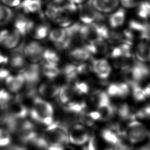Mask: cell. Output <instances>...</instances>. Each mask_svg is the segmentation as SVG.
Wrapping results in <instances>:
<instances>
[{
  "mask_svg": "<svg viewBox=\"0 0 150 150\" xmlns=\"http://www.w3.org/2000/svg\"><path fill=\"white\" fill-rule=\"evenodd\" d=\"M53 107L51 104L36 96L33 100V107L29 114L32 120L47 126L54 122Z\"/></svg>",
  "mask_w": 150,
  "mask_h": 150,
  "instance_id": "1",
  "label": "cell"
},
{
  "mask_svg": "<svg viewBox=\"0 0 150 150\" xmlns=\"http://www.w3.org/2000/svg\"><path fill=\"white\" fill-rule=\"evenodd\" d=\"M43 135L49 146H63L69 142L68 129L60 122L49 125Z\"/></svg>",
  "mask_w": 150,
  "mask_h": 150,
  "instance_id": "2",
  "label": "cell"
},
{
  "mask_svg": "<svg viewBox=\"0 0 150 150\" xmlns=\"http://www.w3.org/2000/svg\"><path fill=\"white\" fill-rule=\"evenodd\" d=\"M79 16L80 20L84 24L102 23L105 20V16L94 8L90 0L80 6Z\"/></svg>",
  "mask_w": 150,
  "mask_h": 150,
  "instance_id": "3",
  "label": "cell"
},
{
  "mask_svg": "<svg viewBox=\"0 0 150 150\" xmlns=\"http://www.w3.org/2000/svg\"><path fill=\"white\" fill-rule=\"evenodd\" d=\"M149 134L146 127L137 120H131L125 131V135L131 144L143 141Z\"/></svg>",
  "mask_w": 150,
  "mask_h": 150,
  "instance_id": "4",
  "label": "cell"
},
{
  "mask_svg": "<svg viewBox=\"0 0 150 150\" xmlns=\"http://www.w3.org/2000/svg\"><path fill=\"white\" fill-rule=\"evenodd\" d=\"M128 74L131 76L129 83L139 84L150 76V68L143 63L135 62Z\"/></svg>",
  "mask_w": 150,
  "mask_h": 150,
  "instance_id": "5",
  "label": "cell"
},
{
  "mask_svg": "<svg viewBox=\"0 0 150 150\" xmlns=\"http://www.w3.org/2000/svg\"><path fill=\"white\" fill-rule=\"evenodd\" d=\"M90 137L88 131L81 124L73 125L69 133V141L75 145H83L87 142Z\"/></svg>",
  "mask_w": 150,
  "mask_h": 150,
  "instance_id": "6",
  "label": "cell"
},
{
  "mask_svg": "<svg viewBox=\"0 0 150 150\" xmlns=\"http://www.w3.org/2000/svg\"><path fill=\"white\" fill-rule=\"evenodd\" d=\"M7 114L18 119H25L29 114V110L21 101L13 97L7 105Z\"/></svg>",
  "mask_w": 150,
  "mask_h": 150,
  "instance_id": "7",
  "label": "cell"
},
{
  "mask_svg": "<svg viewBox=\"0 0 150 150\" xmlns=\"http://www.w3.org/2000/svg\"><path fill=\"white\" fill-rule=\"evenodd\" d=\"M40 67L37 64H29L22 69L21 74L27 86H35L40 80Z\"/></svg>",
  "mask_w": 150,
  "mask_h": 150,
  "instance_id": "8",
  "label": "cell"
},
{
  "mask_svg": "<svg viewBox=\"0 0 150 150\" xmlns=\"http://www.w3.org/2000/svg\"><path fill=\"white\" fill-rule=\"evenodd\" d=\"M23 51L28 59L33 63L40 61L42 57L45 48L38 42H31L24 46Z\"/></svg>",
  "mask_w": 150,
  "mask_h": 150,
  "instance_id": "9",
  "label": "cell"
},
{
  "mask_svg": "<svg viewBox=\"0 0 150 150\" xmlns=\"http://www.w3.org/2000/svg\"><path fill=\"white\" fill-rule=\"evenodd\" d=\"M91 67L97 76L101 79H107L111 72V66L108 61L104 59L94 60Z\"/></svg>",
  "mask_w": 150,
  "mask_h": 150,
  "instance_id": "10",
  "label": "cell"
},
{
  "mask_svg": "<svg viewBox=\"0 0 150 150\" xmlns=\"http://www.w3.org/2000/svg\"><path fill=\"white\" fill-rule=\"evenodd\" d=\"M24 46V43H21L18 48H16L11 52L9 63L12 68L19 69L24 67L25 64V60L23 52Z\"/></svg>",
  "mask_w": 150,
  "mask_h": 150,
  "instance_id": "11",
  "label": "cell"
},
{
  "mask_svg": "<svg viewBox=\"0 0 150 150\" xmlns=\"http://www.w3.org/2000/svg\"><path fill=\"white\" fill-rule=\"evenodd\" d=\"M94 8L100 12L109 13L117 9L119 0H90Z\"/></svg>",
  "mask_w": 150,
  "mask_h": 150,
  "instance_id": "12",
  "label": "cell"
},
{
  "mask_svg": "<svg viewBox=\"0 0 150 150\" xmlns=\"http://www.w3.org/2000/svg\"><path fill=\"white\" fill-rule=\"evenodd\" d=\"M49 26L46 24H36L34 22L30 21L28 32L31 36L37 39L45 38L49 33Z\"/></svg>",
  "mask_w": 150,
  "mask_h": 150,
  "instance_id": "13",
  "label": "cell"
},
{
  "mask_svg": "<svg viewBox=\"0 0 150 150\" xmlns=\"http://www.w3.org/2000/svg\"><path fill=\"white\" fill-rule=\"evenodd\" d=\"M25 83L24 77L21 73L16 76L9 75L5 79V84L7 88L13 93H17L21 90Z\"/></svg>",
  "mask_w": 150,
  "mask_h": 150,
  "instance_id": "14",
  "label": "cell"
},
{
  "mask_svg": "<svg viewBox=\"0 0 150 150\" xmlns=\"http://www.w3.org/2000/svg\"><path fill=\"white\" fill-rule=\"evenodd\" d=\"M21 36L22 35L15 29L12 32L8 30L0 45L7 49L13 48L19 43Z\"/></svg>",
  "mask_w": 150,
  "mask_h": 150,
  "instance_id": "15",
  "label": "cell"
},
{
  "mask_svg": "<svg viewBox=\"0 0 150 150\" xmlns=\"http://www.w3.org/2000/svg\"><path fill=\"white\" fill-rule=\"evenodd\" d=\"M125 11L123 8H120L112 13L108 18L110 27L116 29L121 26L125 20Z\"/></svg>",
  "mask_w": 150,
  "mask_h": 150,
  "instance_id": "16",
  "label": "cell"
},
{
  "mask_svg": "<svg viewBox=\"0 0 150 150\" xmlns=\"http://www.w3.org/2000/svg\"><path fill=\"white\" fill-rule=\"evenodd\" d=\"M70 59L74 62L83 63L87 60L90 57V54L83 47H77L71 49L69 53Z\"/></svg>",
  "mask_w": 150,
  "mask_h": 150,
  "instance_id": "17",
  "label": "cell"
},
{
  "mask_svg": "<svg viewBox=\"0 0 150 150\" xmlns=\"http://www.w3.org/2000/svg\"><path fill=\"white\" fill-rule=\"evenodd\" d=\"M60 87L53 83H43L39 88L40 94L46 98H53L57 96Z\"/></svg>",
  "mask_w": 150,
  "mask_h": 150,
  "instance_id": "18",
  "label": "cell"
},
{
  "mask_svg": "<svg viewBox=\"0 0 150 150\" xmlns=\"http://www.w3.org/2000/svg\"><path fill=\"white\" fill-rule=\"evenodd\" d=\"M141 42L138 43L136 48V56L138 59L142 62H145L149 60L148 55L150 47L148 45V40L141 39Z\"/></svg>",
  "mask_w": 150,
  "mask_h": 150,
  "instance_id": "19",
  "label": "cell"
},
{
  "mask_svg": "<svg viewBox=\"0 0 150 150\" xmlns=\"http://www.w3.org/2000/svg\"><path fill=\"white\" fill-rule=\"evenodd\" d=\"M20 7L26 13H36L40 10L41 0H23L19 5Z\"/></svg>",
  "mask_w": 150,
  "mask_h": 150,
  "instance_id": "20",
  "label": "cell"
},
{
  "mask_svg": "<svg viewBox=\"0 0 150 150\" xmlns=\"http://www.w3.org/2000/svg\"><path fill=\"white\" fill-rule=\"evenodd\" d=\"M30 20L22 15H19L16 17L14 21V26L22 36L26 35L30 23Z\"/></svg>",
  "mask_w": 150,
  "mask_h": 150,
  "instance_id": "21",
  "label": "cell"
},
{
  "mask_svg": "<svg viewBox=\"0 0 150 150\" xmlns=\"http://www.w3.org/2000/svg\"><path fill=\"white\" fill-rule=\"evenodd\" d=\"M74 93L73 87L66 84L60 87L59 93L57 94L59 100L62 104L68 103L73 97Z\"/></svg>",
  "mask_w": 150,
  "mask_h": 150,
  "instance_id": "22",
  "label": "cell"
},
{
  "mask_svg": "<svg viewBox=\"0 0 150 150\" xmlns=\"http://www.w3.org/2000/svg\"><path fill=\"white\" fill-rule=\"evenodd\" d=\"M42 71L43 74L49 79H53L58 76L60 73V70L56 65H52L42 62Z\"/></svg>",
  "mask_w": 150,
  "mask_h": 150,
  "instance_id": "23",
  "label": "cell"
},
{
  "mask_svg": "<svg viewBox=\"0 0 150 150\" xmlns=\"http://www.w3.org/2000/svg\"><path fill=\"white\" fill-rule=\"evenodd\" d=\"M86 107V104L84 102L72 101L65 106L64 110L67 112H70L78 116L81 112L85 111Z\"/></svg>",
  "mask_w": 150,
  "mask_h": 150,
  "instance_id": "24",
  "label": "cell"
},
{
  "mask_svg": "<svg viewBox=\"0 0 150 150\" xmlns=\"http://www.w3.org/2000/svg\"><path fill=\"white\" fill-rule=\"evenodd\" d=\"M19 140L25 144H30L32 141L38 135L34 129H25L16 132Z\"/></svg>",
  "mask_w": 150,
  "mask_h": 150,
  "instance_id": "25",
  "label": "cell"
},
{
  "mask_svg": "<svg viewBox=\"0 0 150 150\" xmlns=\"http://www.w3.org/2000/svg\"><path fill=\"white\" fill-rule=\"evenodd\" d=\"M101 137L107 143L116 145L120 141L118 134L111 128H104L101 131Z\"/></svg>",
  "mask_w": 150,
  "mask_h": 150,
  "instance_id": "26",
  "label": "cell"
},
{
  "mask_svg": "<svg viewBox=\"0 0 150 150\" xmlns=\"http://www.w3.org/2000/svg\"><path fill=\"white\" fill-rule=\"evenodd\" d=\"M115 110L116 113L121 120H134L135 115L132 114L131 107L127 104H122L115 108Z\"/></svg>",
  "mask_w": 150,
  "mask_h": 150,
  "instance_id": "27",
  "label": "cell"
},
{
  "mask_svg": "<svg viewBox=\"0 0 150 150\" xmlns=\"http://www.w3.org/2000/svg\"><path fill=\"white\" fill-rule=\"evenodd\" d=\"M129 86L132 88V96L134 100L137 101H141L146 97L144 90L139 86V84L135 83H129Z\"/></svg>",
  "mask_w": 150,
  "mask_h": 150,
  "instance_id": "28",
  "label": "cell"
},
{
  "mask_svg": "<svg viewBox=\"0 0 150 150\" xmlns=\"http://www.w3.org/2000/svg\"><path fill=\"white\" fill-rule=\"evenodd\" d=\"M43 58L44 59V62L52 65L57 66L59 61V56L58 54L54 50L50 49H45Z\"/></svg>",
  "mask_w": 150,
  "mask_h": 150,
  "instance_id": "29",
  "label": "cell"
},
{
  "mask_svg": "<svg viewBox=\"0 0 150 150\" xmlns=\"http://www.w3.org/2000/svg\"><path fill=\"white\" fill-rule=\"evenodd\" d=\"M13 18L11 9L5 6H0V25H4L9 22Z\"/></svg>",
  "mask_w": 150,
  "mask_h": 150,
  "instance_id": "30",
  "label": "cell"
},
{
  "mask_svg": "<svg viewBox=\"0 0 150 150\" xmlns=\"http://www.w3.org/2000/svg\"><path fill=\"white\" fill-rule=\"evenodd\" d=\"M66 36L65 28H55L52 29L49 34L50 40L55 43H59L63 41Z\"/></svg>",
  "mask_w": 150,
  "mask_h": 150,
  "instance_id": "31",
  "label": "cell"
},
{
  "mask_svg": "<svg viewBox=\"0 0 150 150\" xmlns=\"http://www.w3.org/2000/svg\"><path fill=\"white\" fill-rule=\"evenodd\" d=\"M62 72L68 81L74 80L78 75L77 66L73 64H68L66 65L63 67Z\"/></svg>",
  "mask_w": 150,
  "mask_h": 150,
  "instance_id": "32",
  "label": "cell"
},
{
  "mask_svg": "<svg viewBox=\"0 0 150 150\" xmlns=\"http://www.w3.org/2000/svg\"><path fill=\"white\" fill-rule=\"evenodd\" d=\"M11 141L10 133L6 130L0 128V148L6 147Z\"/></svg>",
  "mask_w": 150,
  "mask_h": 150,
  "instance_id": "33",
  "label": "cell"
},
{
  "mask_svg": "<svg viewBox=\"0 0 150 150\" xmlns=\"http://www.w3.org/2000/svg\"><path fill=\"white\" fill-rule=\"evenodd\" d=\"M73 88L74 92L79 94H87L89 91V86L86 82L77 81L75 83Z\"/></svg>",
  "mask_w": 150,
  "mask_h": 150,
  "instance_id": "34",
  "label": "cell"
},
{
  "mask_svg": "<svg viewBox=\"0 0 150 150\" xmlns=\"http://www.w3.org/2000/svg\"><path fill=\"white\" fill-rule=\"evenodd\" d=\"M78 119L81 123L86 126H92L94 123V121L89 116L88 114L85 111L81 112L78 115Z\"/></svg>",
  "mask_w": 150,
  "mask_h": 150,
  "instance_id": "35",
  "label": "cell"
},
{
  "mask_svg": "<svg viewBox=\"0 0 150 150\" xmlns=\"http://www.w3.org/2000/svg\"><path fill=\"white\" fill-rule=\"evenodd\" d=\"M13 97L8 91L5 90H0V104L7 105L12 100Z\"/></svg>",
  "mask_w": 150,
  "mask_h": 150,
  "instance_id": "36",
  "label": "cell"
},
{
  "mask_svg": "<svg viewBox=\"0 0 150 150\" xmlns=\"http://www.w3.org/2000/svg\"><path fill=\"white\" fill-rule=\"evenodd\" d=\"M119 91L118 97L121 98L126 97L130 92V87L128 83H118Z\"/></svg>",
  "mask_w": 150,
  "mask_h": 150,
  "instance_id": "37",
  "label": "cell"
},
{
  "mask_svg": "<svg viewBox=\"0 0 150 150\" xmlns=\"http://www.w3.org/2000/svg\"><path fill=\"white\" fill-rule=\"evenodd\" d=\"M135 116L139 118L150 119V104H148L139 110L135 114Z\"/></svg>",
  "mask_w": 150,
  "mask_h": 150,
  "instance_id": "38",
  "label": "cell"
},
{
  "mask_svg": "<svg viewBox=\"0 0 150 150\" xmlns=\"http://www.w3.org/2000/svg\"><path fill=\"white\" fill-rule=\"evenodd\" d=\"M119 91L118 83H112L108 86L106 93L108 96L118 97Z\"/></svg>",
  "mask_w": 150,
  "mask_h": 150,
  "instance_id": "39",
  "label": "cell"
},
{
  "mask_svg": "<svg viewBox=\"0 0 150 150\" xmlns=\"http://www.w3.org/2000/svg\"><path fill=\"white\" fill-rule=\"evenodd\" d=\"M121 5L126 8H133L137 7L141 2L140 0H119Z\"/></svg>",
  "mask_w": 150,
  "mask_h": 150,
  "instance_id": "40",
  "label": "cell"
},
{
  "mask_svg": "<svg viewBox=\"0 0 150 150\" xmlns=\"http://www.w3.org/2000/svg\"><path fill=\"white\" fill-rule=\"evenodd\" d=\"M87 142V144L84 148V150H97V141L94 135L90 136Z\"/></svg>",
  "mask_w": 150,
  "mask_h": 150,
  "instance_id": "41",
  "label": "cell"
},
{
  "mask_svg": "<svg viewBox=\"0 0 150 150\" xmlns=\"http://www.w3.org/2000/svg\"><path fill=\"white\" fill-rule=\"evenodd\" d=\"M110 55L112 58H114V59H117L121 57H123V52L120 45L114 47L110 53Z\"/></svg>",
  "mask_w": 150,
  "mask_h": 150,
  "instance_id": "42",
  "label": "cell"
},
{
  "mask_svg": "<svg viewBox=\"0 0 150 150\" xmlns=\"http://www.w3.org/2000/svg\"><path fill=\"white\" fill-rule=\"evenodd\" d=\"M1 1L7 6L15 7L19 6L21 0H1Z\"/></svg>",
  "mask_w": 150,
  "mask_h": 150,
  "instance_id": "43",
  "label": "cell"
},
{
  "mask_svg": "<svg viewBox=\"0 0 150 150\" xmlns=\"http://www.w3.org/2000/svg\"><path fill=\"white\" fill-rule=\"evenodd\" d=\"M10 74L9 71L5 68L0 69V81L4 80H5Z\"/></svg>",
  "mask_w": 150,
  "mask_h": 150,
  "instance_id": "44",
  "label": "cell"
},
{
  "mask_svg": "<svg viewBox=\"0 0 150 150\" xmlns=\"http://www.w3.org/2000/svg\"><path fill=\"white\" fill-rule=\"evenodd\" d=\"M89 116L95 121L96 120H101V117L100 112L98 111H93L88 112Z\"/></svg>",
  "mask_w": 150,
  "mask_h": 150,
  "instance_id": "45",
  "label": "cell"
},
{
  "mask_svg": "<svg viewBox=\"0 0 150 150\" xmlns=\"http://www.w3.org/2000/svg\"><path fill=\"white\" fill-rule=\"evenodd\" d=\"M9 61V59L7 56H4L2 53L0 52V64L6 63Z\"/></svg>",
  "mask_w": 150,
  "mask_h": 150,
  "instance_id": "46",
  "label": "cell"
},
{
  "mask_svg": "<svg viewBox=\"0 0 150 150\" xmlns=\"http://www.w3.org/2000/svg\"><path fill=\"white\" fill-rule=\"evenodd\" d=\"M46 150H64L63 146H49Z\"/></svg>",
  "mask_w": 150,
  "mask_h": 150,
  "instance_id": "47",
  "label": "cell"
},
{
  "mask_svg": "<svg viewBox=\"0 0 150 150\" xmlns=\"http://www.w3.org/2000/svg\"><path fill=\"white\" fill-rule=\"evenodd\" d=\"M69 1L74 3L75 4H82L86 0H69Z\"/></svg>",
  "mask_w": 150,
  "mask_h": 150,
  "instance_id": "48",
  "label": "cell"
},
{
  "mask_svg": "<svg viewBox=\"0 0 150 150\" xmlns=\"http://www.w3.org/2000/svg\"><path fill=\"white\" fill-rule=\"evenodd\" d=\"M138 150H150V144L145 145V146L139 148Z\"/></svg>",
  "mask_w": 150,
  "mask_h": 150,
  "instance_id": "49",
  "label": "cell"
},
{
  "mask_svg": "<svg viewBox=\"0 0 150 150\" xmlns=\"http://www.w3.org/2000/svg\"><path fill=\"white\" fill-rule=\"evenodd\" d=\"M104 150H114V148H107V149H105Z\"/></svg>",
  "mask_w": 150,
  "mask_h": 150,
  "instance_id": "50",
  "label": "cell"
},
{
  "mask_svg": "<svg viewBox=\"0 0 150 150\" xmlns=\"http://www.w3.org/2000/svg\"><path fill=\"white\" fill-rule=\"evenodd\" d=\"M148 58H149V60H150V50L149 52V55H148Z\"/></svg>",
  "mask_w": 150,
  "mask_h": 150,
  "instance_id": "51",
  "label": "cell"
},
{
  "mask_svg": "<svg viewBox=\"0 0 150 150\" xmlns=\"http://www.w3.org/2000/svg\"><path fill=\"white\" fill-rule=\"evenodd\" d=\"M149 138H150V132H149Z\"/></svg>",
  "mask_w": 150,
  "mask_h": 150,
  "instance_id": "52",
  "label": "cell"
}]
</instances>
